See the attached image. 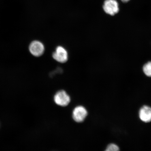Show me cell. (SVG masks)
I'll use <instances>...</instances> for the list:
<instances>
[{
	"mask_svg": "<svg viewBox=\"0 0 151 151\" xmlns=\"http://www.w3.org/2000/svg\"><path fill=\"white\" fill-rule=\"evenodd\" d=\"M29 50L34 56L39 57L42 55L45 51V47L42 42L38 41H34L30 44Z\"/></svg>",
	"mask_w": 151,
	"mask_h": 151,
	"instance_id": "cell-4",
	"label": "cell"
},
{
	"mask_svg": "<svg viewBox=\"0 0 151 151\" xmlns=\"http://www.w3.org/2000/svg\"><path fill=\"white\" fill-rule=\"evenodd\" d=\"M129 1V0H122V1L124 3L127 2Z\"/></svg>",
	"mask_w": 151,
	"mask_h": 151,
	"instance_id": "cell-9",
	"label": "cell"
},
{
	"mask_svg": "<svg viewBox=\"0 0 151 151\" xmlns=\"http://www.w3.org/2000/svg\"><path fill=\"white\" fill-rule=\"evenodd\" d=\"M143 72L147 76L151 77V62H149L143 66Z\"/></svg>",
	"mask_w": 151,
	"mask_h": 151,
	"instance_id": "cell-7",
	"label": "cell"
},
{
	"mask_svg": "<svg viewBox=\"0 0 151 151\" xmlns=\"http://www.w3.org/2000/svg\"><path fill=\"white\" fill-rule=\"evenodd\" d=\"M55 103L60 106L65 107L69 105L71 101L70 97L65 91H58L54 97Z\"/></svg>",
	"mask_w": 151,
	"mask_h": 151,
	"instance_id": "cell-1",
	"label": "cell"
},
{
	"mask_svg": "<svg viewBox=\"0 0 151 151\" xmlns=\"http://www.w3.org/2000/svg\"><path fill=\"white\" fill-rule=\"evenodd\" d=\"M52 57L60 63H65L68 59V52L64 47L58 46L57 47L55 51L53 53Z\"/></svg>",
	"mask_w": 151,
	"mask_h": 151,
	"instance_id": "cell-5",
	"label": "cell"
},
{
	"mask_svg": "<svg viewBox=\"0 0 151 151\" xmlns=\"http://www.w3.org/2000/svg\"><path fill=\"white\" fill-rule=\"evenodd\" d=\"M103 9L106 14L112 16L117 14L119 10L118 3L116 0H105Z\"/></svg>",
	"mask_w": 151,
	"mask_h": 151,
	"instance_id": "cell-2",
	"label": "cell"
},
{
	"mask_svg": "<svg viewBox=\"0 0 151 151\" xmlns=\"http://www.w3.org/2000/svg\"><path fill=\"white\" fill-rule=\"evenodd\" d=\"M119 150V147L114 143H111V144H109L107 146L106 150H105V151H118Z\"/></svg>",
	"mask_w": 151,
	"mask_h": 151,
	"instance_id": "cell-8",
	"label": "cell"
},
{
	"mask_svg": "<svg viewBox=\"0 0 151 151\" xmlns=\"http://www.w3.org/2000/svg\"><path fill=\"white\" fill-rule=\"evenodd\" d=\"M88 114V111L85 107L82 106H78L73 109V118L75 122L81 123L84 121Z\"/></svg>",
	"mask_w": 151,
	"mask_h": 151,
	"instance_id": "cell-3",
	"label": "cell"
},
{
	"mask_svg": "<svg viewBox=\"0 0 151 151\" xmlns=\"http://www.w3.org/2000/svg\"><path fill=\"white\" fill-rule=\"evenodd\" d=\"M139 118L143 122H151V107L145 105L142 107L139 112Z\"/></svg>",
	"mask_w": 151,
	"mask_h": 151,
	"instance_id": "cell-6",
	"label": "cell"
}]
</instances>
